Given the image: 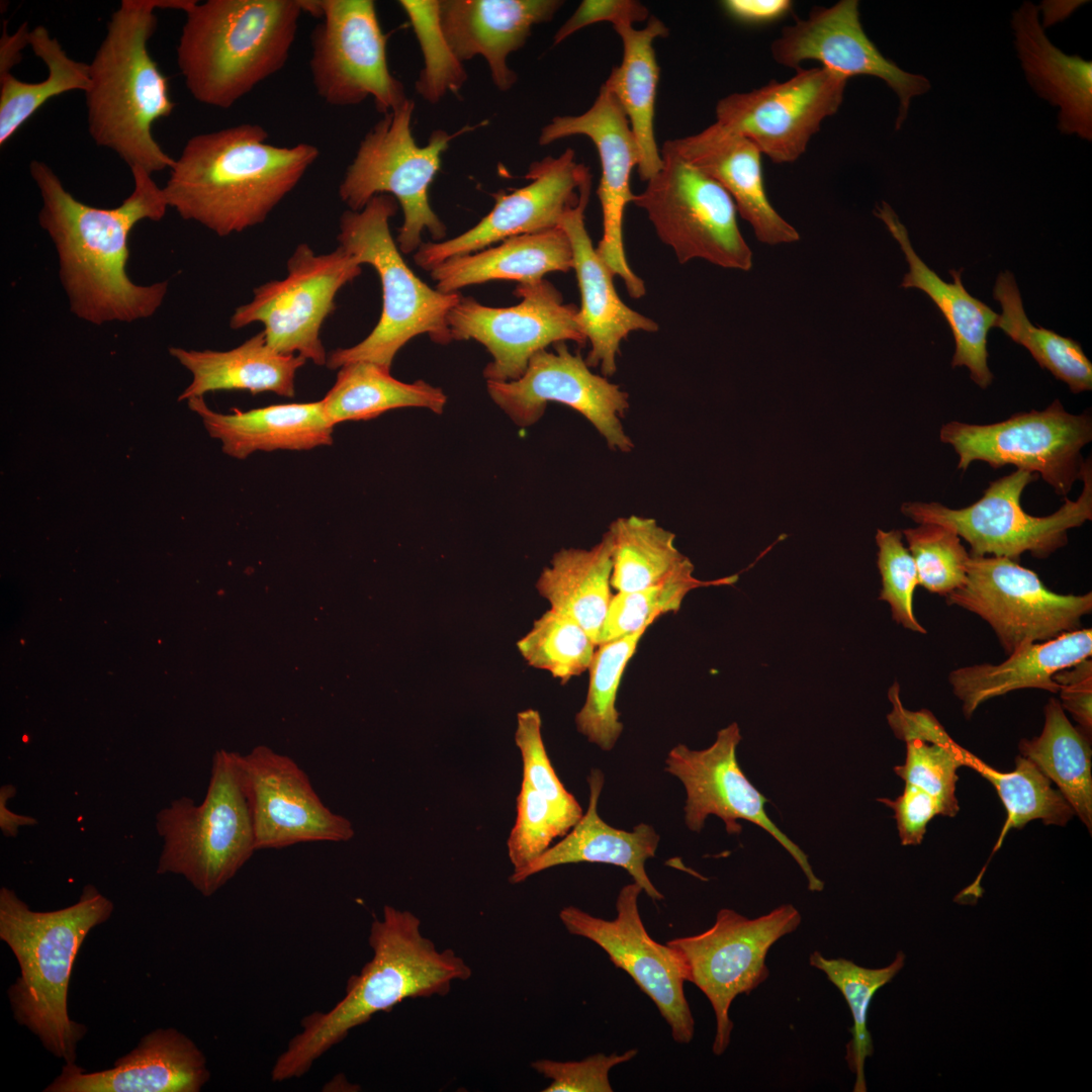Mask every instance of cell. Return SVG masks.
I'll return each instance as SVG.
<instances>
[{"label":"cell","mask_w":1092,"mask_h":1092,"mask_svg":"<svg viewBox=\"0 0 1092 1092\" xmlns=\"http://www.w3.org/2000/svg\"><path fill=\"white\" fill-rule=\"evenodd\" d=\"M738 575L715 580H701L692 574L671 578L648 588L617 593L613 596L602 627L599 645L636 633L653 624L660 616L679 611L686 596L693 589L710 585H728Z\"/></svg>","instance_id":"50"},{"label":"cell","mask_w":1092,"mask_h":1092,"mask_svg":"<svg viewBox=\"0 0 1092 1092\" xmlns=\"http://www.w3.org/2000/svg\"><path fill=\"white\" fill-rule=\"evenodd\" d=\"M29 46L48 68L40 82H24L11 73L0 75V146H4L47 101L73 90L89 87V64L69 57L49 30L30 29Z\"/></svg>","instance_id":"42"},{"label":"cell","mask_w":1092,"mask_h":1092,"mask_svg":"<svg viewBox=\"0 0 1092 1092\" xmlns=\"http://www.w3.org/2000/svg\"><path fill=\"white\" fill-rule=\"evenodd\" d=\"M156 830L157 874L182 876L204 897L232 880L257 850L238 753L216 751L203 801L174 800L157 813Z\"/></svg>","instance_id":"8"},{"label":"cell","mask_w":1092,"mask_h":1092,"mask_svg":"<svg viewBox=\"0 0 1092 1092\" xmlns=\"http://www.w3.org/2000/svg\"><path fill=\"white\" fill-rule=\"evenodd\" d=\"M207 1060L176 1028H157L111 1068L88 1072L65 1063L44 1092H199L209 1081Z\"/></svg>","instance_id":"26"},{"label":"cell","mask_w":1092,"mask_h":1092,"mask_svg":"<svg viewBox=\"0 0 1092 1092\" xmlns=\"http://www.w3.org/2000/svg\"><path fill=\"white\" fill-rule=\"evenodd\" d=\"M915 562L919 584L931 594L946 596L967 580L970 554L951 528L920 523L902 531Z\"/></svg>","instance_id":"51"},{"label":"cell","mask_w":1092,"mask_h":1092,"mask_svg":"<svg viewBox=\"0 0 1092 1092\" xmlns=\"http://www.w3.org/2000/svg\"><path fill=\"white\" fill-rule=\"evenodd\" d=\"M847 81L824 67H801L787 81L720 99L715 122L748 139L774 163H793L839 110Z\"/></svg>","instance_id":"18"},{"label":"cell","mask_w":1092,"mask_h":1092,"mask_svg":"<svg viewBox=\"0 0 1092 1092\" xmlns=\"http://www.w3.org/2000/svg\"><path fill=\"white\" fill-rule=\"evenodd\" d=\"M642 888L635 882L624 886L616 900L617 916L595 917L574 907H564L559 918L572 935L598 944L615 967L625 971L657 1007L670 1027L674 1041L689 1043L695 1020L684 992L689 973L680 953L653 940L638 907Z\"/></svg>","instance_id":"19"},{"label":"cell","mask_w":1092,"mask_h":1092,"mask_svg":"<svg viewBox=\"0 0 1092 1092\" xmlns=\"http://www.w3.org/2000/svg\"><path fill=\"white\" fill-rule=\"evenodd\" d=\"M875 215L887 226L899 244L909 270L901 287L916 288L925 292L947 322L954 338L956 350L951 367L966 366L971 379L981 388L993 381L988 366L987 336L995 328L996 313L986 303L971 295L963 285L961 270H949L953 282H945L931 270L915 252L906 226L894 209L885 201L877 205Z\"/></svg>","instance_id":"30"},{"label":"cell","mask_w":1092,"mask_h":1092,"mask_svg":"<svg viewBox=\"0 0 1092 1092\" xmlns=\"http://www.w3.org/2000/svg\"><path fill=\"white\" fill-rule=\"evenodd\" d=\"M521 301L509 307L486 306L461 296L447 316L452 341L473 339L492 357L485 366L486 381L519 379L530 359L549 345L572 341L584 346L586 338L578 324V308L565 304L559 290L542 279L518 284Z\"/></svg>","instance_id":"17"},{"label":"cell","mask_w":1092,"mask_h":1092,"mask_svg":"<svg viewBox=\"0 0 1092 1092\" xmlns=\"http://www.w3.org/2000/svg\"><path fill=\"white\" fill-rule=\"evenodd\" d=\"M1092 630L1081 628L1044 642L1021 646L998 663L962 666L948 673L953 695L967 719L984 702L1007 693L1037 689L1059 693L1054 674L1091 657Z\"/></svg>","instance_id":"34"},{"label":"cell","mask_w":1092,"mask_h":1092,"mask_svg":"<svg viewBox=\"0 0 1092 1092\" xmlns=\"http://www.w3.org/2000/svg\"><path fill=\"white\" fill-rule=\"evenodd\" d=\"M649 19L645 5L635 0H583L572 15L554 35L556 46L577 30L598 22L609 21L613 26L620 23L642 22Z\"/></svg>","instance_id":"57"},{"label":"cell","mask_w":1092,"mask_h":1092,"mask_svg":"<svg viewBox=\"0 0 1092 1092\" xmlns=\"http://www.w3.org/2000/svg\"><path fill=\"white\" fill-rule=\"evenodd\" d=\"M660 154L662 167L632 202L646 212L661 242L680 264L703 259L727 269L750 270L753 254L730 195L666 146Z\"/></svg>","instance_id":"11"},{"label":"cell","mask_w":1092,"mask_h":1092,"mask_svg":"<svg viewBox=\"0 0 1092 1092\" xmlns=\"http://www.w3.org/2000/svg\"><path fill=\"white\" fill-rule=\"evenodd\" d=\"M397 210L387 194L374 196L359 211L346 210L340 219L339 246L377 272L382 288V311L377 325L360 343L332 351L331 370L368 361L390 370L397 352L413 338L426 334L440 345L452 342L447 316L459 301L458 292L443 293L422 281L406 265L389 229Z\"/></svg>","instance_id":"7"},{"label":"cell","mask_w":1092,"mask_h":1092,"mask_svg":"<svg viewBox=\"0 0 1092 1092\" xmlns=\"http://www.w3.org/2000/svg\"><path fill=\"white\" fill-rule=\"evenodd\" d=\"M664 146L726 190L759 242L776 246L800 240L798 231L770 203L764 186L762 154L748 139L714 122L698 133L667 141Z\"/></svg>","instance_id":"28"},{"label":"cell","mask_w":1092,"mask_h":1092,"mask_svg":"<svg viewBox=\"0 0 1092 1092\" xmlns=\"http://www.w3.org/2000/svg\"><path fill=\"white\" fill-rule=\"evenodd\" d=\"M491 399L520 427H529L543 416L548 402L570 406L582 415L613 450L630 452L633 442L621 419L629 406L628 394L606 377L595 374L579 354L565 342L554 352H537L517 380L486 381Z\"/></svg>","instance_id":"21"},{"label":"cell","mask_w":1092,"mask_h":1092,"mask_svg":"<svg viewBox=\"0 0 1092 1092\" xmlns=\"http://www.w3.org/2000/svg\"><path fill=\"white\" fill-rule=\"evenodd\" d=\"M1091 738L1072 725L1060 701L1051 698L1044 706L1041 733L1018 744L1020 755L1031 760L1054 782L1074 814L1092 829Z\"/></svg>","instance_id":"40"},{"label":"cell","mask_w":1092,"mask_h":1092,"mask_svg":"<svg viewBox=\"0 0 1092 1092\" xmlns=\"http://www.w3.org/2000/svg\"><path fill=\"white\" fill-rule=\"evenodd\" d=\"M30 29L23 22L13 34L7 32L4 22L0 39V75L11 73V69L22 60V51L29 46Z\"/></svg>","instance_id":"60"},{"label":"cell","mask_w":1092,"mask_h":1092,"mask_svg":"<svg viewBox=\"0 0 1092 1092\" xmlns=\"http://www.w3.org/2000/svg\"><path fill=\"white\" fill-rule=\"evenodd\" d=\"M879 802L894 811L902 845L922 842L930 820L939 815L936 801L922 789L905 783L903 793L896 799L880 798Z\"/></svg>","instance_id":"56"},{"label":"cell","mask_w":1092,"mask_h":1092,"mask_svg":"<svg viewBox=\"0 0 1092 1092\" xmlns=\"http://www.w3.org/2000/svg\"><path fill=\"white\" fill-rule=\"evenodd\" d=\"M373 956L350 976L345 996L328 1012H313L300 1022L301 1030L278 1056L273 1082L305 1075L314 1062L349 1032L379 1012H388L405 999L447 995L454 982L466 981L472 971L453 949H439L422 932L421 920L407 910L385 905L368 935Z\"/></svg>","instance_id":"3"},{"label":"cell","mask_w":1092,"mask_h":1092,"mask_svg":"<svg viewBox=\"0 0 1092 1092\" xmlns=\"http://www.w3.org/2000/svg\"><path fill=\"white\" fill-rule=\"evenodd\" d=\"M1012 27L1029 84L1040 97L1060 107L1062 132L1091 141L1092 63L1056 48L1039 23L1037 7L1030 2L1013 13Z\"/></svg>","instance_id":"33"},{"label":"cell","mask_w":1092,"mask_h":1092,"mask_svg":"<svg viewBox=\"0 0 1092 1092\" xmlns=\"http://www.w3.org/2000/svg\"><path fill=\"white\" fill-rule=\"evenodd\" d=\"M993 298L1002 308L995 328L1028 350L1040 368L1048 369L1077 394L1092 389V363L1081 345L1056 332L1035 327L1027 317L1020 291L1010 271L997 276Z\"/></svg>","instance_id":"43"},{"label":"cell","mask_w":1092,"mask_h":1092,"mask_svg":"<svg viewBox=\"0 0 1092 1092\" xmlns=\"http://www.w3.org/2000/svg\"><path fill=\"white\" fill-rule=\"evenodd\" d=\"M589 174L568 148L558 157L532 163L525 178L530 182L510 193L495 195V204L473 228L441 242L423 243L414 255L426 271L447 259L472 254L511 237L558 228L563 215L579 199V188Z\"/></svg>","instance_id":"25"},{"label":"cell","mask_w":1092,"mask_h":1092,"mask_svg":"<svg viewBox=\"0 0 1092 1092\" xmlns=\"http://www.w3.org/2000/svg\"><path fill=\"white\" fill-rule=\"evenodd\" d=\"M15 794L16 788L12 785H4L0 788V829L6 837H15L20 827L37 824L35 818L16 814L7 808L8 799Z\"/></svg>","instance_id":"61"},{"label":"cell","mask_w":1092,"mask_h":1092,"mask_svg":"<svg viewBox=\"0 0 1092 1092\" xmlns=\"http://www.w3.org/2000/svg\"><path fill=\"white\" fill-rule=\"evenodd\" d=\"M515 742L523 763V781L556 809L571 829L583 815L574 796L559 780L547 754L539 712L527 709L517 715Z\"/></svg>","instance_id":"52"},{"label":"cell","mask_w":1092,"mask_h":1092,"mask_svg":"<svg viewBox=\"0 0 1092 1092\" xmlns=\"http://www.w3.org/2000/svg\"><path fill=\"white\" fill-rule=\"evenodd\" d=\"M360 273L358 259L341 246L316 254L300 244L287 261V275L255 288L253 299L236 308L230 327L261 323L268 345L277 352L326 365L322 326L335 309L338 291Z\"/></svg>","instance_id":"14"},{"label":"cell","mask_w":1092,"mask_h":1092,"mask_svg":"<svg viewBox=\"0 0 1092 1092\" xmlns=\"http://www.w3.org/2000/svg\"><path fill=\"white\" fill-rule=\"evenodd\" d=\"M517 647L529 665L566 684L588 669L598 645L575 621L550 609L534 621Z\"/></svg>","instance_id":"48"},{"label":"cell","mask_w":1092,"mask_h":1092,"mask_svg":"<svg viewBox=\"0 0 1092 1092\" xmlns=\"http://www.w3.org/2000/svg\"><path fill=\"white\" fill-rule=\"evenodd\" d=\"M238 760L257 850L354 837L352 823L323 803L307 775L290 757L259 746L238 754Z\"/></svg>","instance_id":"22"},{"label":"cell","mask_w":1092,"mask_h":1092,"mask_svg":"<svg viewBox=\"0 0 1092 1092\" xmlns=\"http://www.w3.org/2000/svg\"><path fill=\"white\" fill-rule=\"evenodd\" d=\"M569 830L550 802L522 782L517 797L516 821L507 841L513 873L525 869L542 855L555 838L564 836Z\"/></svg>","instance_id":"53"},{"label":"cell","mask_w":1092,"mask_h":1092,"mask_svg":"<svg viewBox=\"0 0 1092 1092\" xmlns=\"http://www.w3.org/2000/svg\"><path fill=\"white\" fill-rule=\"evenodd\" d=\"M1037 474L1016 469L990 482L983 496L961 509L931 502H906L901 512L916 524L947 526L966 540L970 555L1006 557L1018 561L1023 553L1048 558L1068 542V531L1092 520V466L1084 460L1083 489L1077 499L1066 497L1064 505L1044 517L1027 514L1021 507L1024 488Z\"/></svg>","instance_id":"10"},{"label":"cell","mask_w":1092,"mask_h":1092,"mask_svg":"<svg viewBox=\"0 0 1092 1092\" xmlns=\"http://www.w3.org/2000/svg\"><path fill=\"white\" fill-rule=\"evenodd\" d=\"M604 774L593 769L587 778L588 805L578 822L556 844L551 845L529 866L510 877L512 884L556 866L577 862L608 863L623 868L654 901L664 897L650 881L645 862L655 855L659 835L648 824L640 823L631 831L606 823L598 812L604 787Z\"/></svg>","instance_id":"31"},{"label":"cell","mask_w":1092,"mask_h":1092,"mask_svg":"<svg viewBox=\"0 0 1092 1092\" xmlns=\"http://www.w3.org/2000/svg\"><path fill=\"white\" fill-rule=\"evenodd\" d=\"M572 135L587 136L600 157L602 177L597 193L603 236L596 250L613 275L623 280L629 295L640 298L646 292L645 285L627 261L623 237L625 208L634 198L630 179L638 166L639 152L623 108L604 85L585 112L553 117L541 129L538 142L546 146Z\"/></svg>","instance_id":"24"},{"label":"cell","mask_w":1092,"mask_h":1092,"mask_svg":"<svg viewBox=\"0 0 1092 1092\" xmlns=\"http://www.w3.org/2000/svg\"><path fill=\"white\" fill-rule=\"evenodd\" d=\"M415 103L406 99L384 116L365 134L339 186L341 200L350 210L359 211L376 195L389 194L400 205L403 221L396 237L404 254L423 244L428 231L433 240L443 241L446 226L433 210L429 188L450 142L460 132L433 131L428 144L420 147L412 132Z\"/></svg>","instance_id":"9"},{"label":"cell","mask_w":1092,"mask_h":1092,"mask_svg":"<svg viewBox=\"0 0 1092 1092\" xmlns=\"http://www.w3.org/2000/svg\"><path fill=\"white\" fill-rule=\"evenodd\" d=\"M130 171V194L120 205L102 208L74 197L47 163L29 164L41 200L38 223L56 248L70 310L96 326L148 318L168 292V281L141 285L127 274L131 230L144 219L161 220L169 207L152 174L141 167Z\"/></svg>","instance_id":"1"},{"label":"cell","mask_w":1092,"mask_h":1092,"mask_svg":"<svg viewBox=\"0 0 1092 1092\" xmlns=\"http://www.w3.org/2000/svg\"><path fill=\"white\" fill-rule=\"evenodd\" d=\"M741 741L736 722L717 732L714 743L702 750L677 744L667 754L665 771L677 778L686 790L685 822L700 832L710 815L720 818L728 834H740L738 820L749 821L770 834L795 859L808 881V889L821 892L824 882L813 872L807 854L767 816L768 800L741 769L736 750Z\"/></svg>","instance_id":"20"},{"label":"cell","mask_w":1092,"mask_h":1092,"mask_svg":"<svg viewBox=\"0 0 1092 1092\" xmlns=\"http://www.w3.org/2000/svg\"><path fill=\"white\" fill-rule=\"evenodd\" d=\"M809 964L823 972L847 1002L853 1024L845 1059L849 1070L855 1074L853 1092H866L864 1064L874 1054L873 1039L868 1029L870 1004L875 993L903 969L905 954L900 950L889 966L870 969L843 958L828 959L815 950L809 957Z\"/></svg>","instance_id":"45"},{"label":"cell","mask_w":1092,"mask_h":1092,"mask_svg":"<svg viewBox=\"0 0 1092 1092\" xmlns=\"http://www.w3.org/2000/svg\"><path fill=\"white\" fill-rule=\"evenodd\" d=\"M156 9L157 0L121 1L89 64L84 92L93 142L113 151L129 168L150 174L171 169L175 162L152 131L175 107L168 80L148 50L158 24Z\"/></svg>","instance_id":"5"},{"label":"cell","mask_w":1092,"mask_h":1092,"mask_svg":"<svg viewBox=\"0 0 1092 1092\" xmlns=\"http://www.w3.org/2000/svg\"><path fill=\"white\" fill-rule=\"evenodd\" d=\"M570 269L571 246L565 232L558 226L511 237L496 247L452 257L430 273L437 282L436 289L454 293L468 285L494 280L533 283L548 273H565Z\"/></svg>","instance_id":"36"},{"label":"cell","mask_w":1092,"mask_h":1092,"mask_svg":"<svg viewBox=\"0 0 1092 1092\" xmlns=\"http://www.w3.org/2000/svg\"><path fill=\"white\" fill-rule=\"evenodd\" d=\"M559 0H441L440 21L453 53L463 63L476 56L487 62L494 86L508 91L517 74L509 56L525 46L536 24L550 21Z\"/></svg>","instance_id":"29"},{"label":"cell","mask_w":1092,"mask_h":1092,"mask_svg":"<svg viewBox=\"0 0 1092 1092\" xmlns=\"http://www.w3.org/2000/svg\"><path fill=\"white\" fill-rule=\"evenodd\" d=\"M612 547L607 531L590 549H561L536 583L551 610L575 621L597 645L613 598Z\"/></svg>","instance_id":"38"},{"label":"cell","mask_w":1092,"mask_h":1092,"mask_svg":"<svg viewBox=\"0 0 1092 1092\" xmlns=\"http://www.w3.org/2000/svg\"><path fill=\"white\" fill-rule=\"evenodd\" d=\"M801 921L800 912L792 904H783L756 918L723 908L709 929L666 942L682 957L689 982L711 1003L716 1018L712 1045L715 1056L723 1055L731 1041L732 1002L738 995L751 993L768 978L765 964L768 950L779 939L797 930Z\"/></svg>","instance_id":"13"},{"label":"cell","mask_w":1092,"mask_h":1092,"mask_svg":"<svg viewBox=\"0 0 1092 1092\" xmlns=\"http://www.w3.org/2000/svg\"><path fill=\"white\" fill-rule=\"evenodd\" d=\"M169 353L192 375L178 400L218 390H248L252 394L268 391L293 397L296 372L306 362L298 355L274 350L263 331L228 351L171 347Z\"/></svg>","instance_id":"35"},{"label":"cell","mask_w":1092,"mask_h":1092,"mask_svg":"<svg viewBox=\"0 0 1092 1092\" xmlns=\"http://www.w3.org/2000/svg\"><path fill=\"white\" fill-rule=\"evenodd\" d=\"M322 22L311 34L309 70L317 95L328 104L350 106L371 96L386 114L407 98L389 71L387 36L371 0H321Z\"/></svg>","instance_id":"16"},{"label":"cell","mask_w":1092,"mask_h":1092,"mask_svg":"<svg viewBox=\"0 0 1092 1092\" xmlns=\"http://www.w3.org/2000/svg\"><path fill=\"white\" fill-rule=\"evenodd\" d=\"M898 530H877V564L882 578L880 601L889 604L893 620L904 628L926 634L913 612V594L919 584L918 572Z\"/></svg>","instance_id":"54"},{"label":"cell","mask_w":1092,"mask_h":1092,"mask_svg":"<svg viewBox=\"0 0 1092 1092\" xmlns=\"http://www.w3.org/2000/svg\"><path fill=\"white\" fill-rule=\"evenodd\" d=\"M945 600L988 623L1006 655L1081 629L1092 612L1091 592L1057 594L1033 570L996 556L970 555L966 582Z\"/></svg>","instance_id":"15"},{"label":"cell","mask_w":1092,"mask_h":1092,"mask_svg":"<svg viewBox=\"0 0 1092 1092\" xmlns=\"http://www.w3.org/2000/svg\"><path fill=\"white\" fill-rule=\"evenodd\" d=\"M301 0H207L187 11L177 44L186 88L228 109L286 64Z\"/></svg>","instance_id":"6"},{"label":"cell","mask_w":1092,"mask_h":1092,"mask_svg":"<svg viewBox=\"0 0 1092 1092\" xmlns=\"http://www.w3.org/2000/svg\"><path fill=\"white\" fill-rule=\"evenodd\" d=\"M726 13L747 25H767L785 18L793 9L791 0H725Z\"/></svg>","instance_id":"59"},{"label":"cell","mask_w":1092,"mask_h":1092,"mask_svg":"<svg viewBox=\"0 0 1092 1092\" xmlns=\"http://www.w3.org/2000/svg\"><path fill=\"white\" fill-rule=\"evenodd\" d=\"M322 401L328 421L335 427L348 421H368L399 407H425L442 414L447 396L423 380L405 383L375 363L357 361L339 369L336 382Z\"/></svg>","instance_id":"39"},{"label":"cell","mask_w":1092,"mask_h":1092,"mask_svg":"<svg viewBox=\"0 0 1092 1092\" xmlns=\"http://www.w3.org/2000/svg\"><path fill=\"white\" fill-rule=\"evenodd\" d=\"M904 742L906 758L894 767L895 774L928 793L936 801L939 815L956 816L960 810L957 771L967 766L971 752L951 739L933 714L923 720L916 738Z\"/></svg>","instance_id":"47"},{"label":"cell","mask_w":1092,"mask_h":1092,"mask_svg":"<svg viewBox=\"0 0 1092 1092\" xmlns=\"http://www.w3.org/2000/svg\"><path fill=\"white\" fill-rule=\"evenodd\" d=\"M268 138L255 123L190 138L163 187L168 206L219 237L264 222L320 155L313 145L277 147Z\"/></svg>","instance_id":"2"},{"label":"cell","mask_w":1092,"mask_h":1092,"mask_svg":"<svg viewBox=\"0 0 1092 1092\" xmlns=\"http://www.w3.org/2000/svg\"><path fill=\"white\" fill-rule=\"evenodd\" d=\"M113 908L93 885H86L73 905L53 911H34L13 890L0 889V938L20 970L7 991L13 1017L65 1063H76L87 1033L69 1016L72 969L89 932L106 922Z\"/></svg>","instance_id":"4"},{"label":"cell","mask_w":1092,"mask_h":1092,"mask_svg":"<svg viewBox=\"0 0 1092 1092\" xmlns=\"http://www.w3.org/2000/svg\"><path fill=\"white\" fill-rule=\"evenodd\" d=\"M638 1054L636 1049L624 1054H597L577 1062L538 1060L532 1068L551 1080L543 1092H612L609 1080L611 1069L629 1062Z\"/></svg>","instance_id":"55"},{"label":"cell","mask_w":1092,"mask_h":1092,"mask_svg":"<svg viewBox=\"0 0 1092 1092\" xmlns=\"http://www.w3.org/2000/svg\"><path fill=\"white\" fill-rule=\"evenodd\" d=\"M188 406L201 418L209 436L220 441L222 452L240 460L256 451H302L333 443L334 427L322 400L220 414L197 396L188 399Z\"/></svg>","instance_id":"32"},{"label":"cell","mask_w":1092,"mask_h":1092,"mask_svg":"<svg viewBox=\"0 0 1092 1092\" xmlns=\"http://www.w3.org/2000/svg\"><path fill=\"white\" fill-rule=\"evenodd\" d=\"M967 766L975 769L996 790L1006 810V820L994 851L1012 828L1041 820L1045 825L1065 826L1075 815L1072 807L1052 782L1028 758L1017 755L1015 767L999 771L970 753Z\"/></svg>","instance_id":"44"},{"label":"cell","mask_w":1092,"mask_h":1092,"mask_svg":"<svg viewBox=\"0 0 1092 1092\" xmlns=\"http://www.w3.org/2000/svg\"><path fill=\"white\" fill-rule=\"evenodd\" d=\"M770 54L779 65L795 70L811 60L846 79L860 75L880 78L899 100L896 129L907 118L911 100L930 89L926 77L904 71L878 50L864 32L857 0L813 7L807 18H797L782 29L770 44Z\"/></svg>","instance_id":"23"},{"label":"cell","mask_w":1092,"mask_h":1092,"mask_svg":"<svg viewBox=\"0 0 1092 1092\" xmlns=\"http://www.w3.org/2000/svg\"><path fill=\"white\" fill-rule=\"evenodd\" d=\"M613 27L622 40L623 57L603 85L615 96L628 118L639 152L638 174L647 182L662 167L654 132L659 66L653 41L667 36L668 28L655 16L649 17L646 26L640 29L632 23Z\"/></svg>","instance_id":"37"},{"label":"cell","mask_w":1092,"mask_h":1092,"mask_svg":"<svg viewBox=\"0 0 1092 1092\" xmlns=\"http://www.w3.org/2000/svg\"><path fill=\"white\" fill-rule=\"evenodd\" d=\"M647 628L598 645L588 666L586 699L575 715L576 729L605 751L614 748L623 732L616 701L624 670Z\"/></svg>","instance_id":"46"},{"label":"cell","mask_w":1092,"mask_h":1092,"mask_svg":"<svg viewBox=\"0 0 1092 1092\" xmlns=\"http://www.w3.org/2000/svg\"><path fill=\"white\" fill-rule=\"evenodd\" d=\"M942 443L959 457L958 468L975 461L997 469L1014 465L1039 474L1058 495L1067 497L1081 478V451L1092 440L1090 413H1068L1059 399L1042 411L1031 410L989 425L950 421L939 431Z\"/></svg>","instance_id":"12"},{"label":"cell","mask_w":1092,"mask_h":1092,"mask_svg":"<svg viewBox=\"0 0 1092 1092\" xmlns=\"http://www.w3.org/2000/svg\"><path fill=\"white\" fill-rule=\"evenodd\" d=\"M612 538L611 586L629 593L694 573L689 557L674 545L675 535L650 518H618L609 527Z\"/></svg>","instance_id":"41"},{"label":"cell","mask_w":1092,"mask_h":1092,"mask_svg":"<svg viewBox=\"0 0 1092 1092\" xmlns=\"http://www.w3.org/2000/svg\"><path fill=\"white\" fill-rule=\"evenodd\" d=\"M1053 679L1059 686L1061 706L1078 723L1089 738L1092 732V660L1083 659L1057 671Z\"/></svg>","instance_id":"58"},{"label":"cell","mask_w":1092,"mask_h":1092,"mask_svg":"<svg viewBox=\"0 0 1092 1092\" xmlns=\"http://www.w3.org/2000/svg\"><path fill=\"white\" fill-rule=\"evenodd\" d=\"M590 188L589 173L580 185L578 202L563 215L558 226L571 246L572 269L580 293L577 321L590 343L585 362L589 367L600 366L605 376H612L617 371L621 342L631 332H656L658 325L622 301L613 273L593 246L584 222Z\"/></svg>","instance_id":"27"},{"label":"cell","mask_w":1092,"mask_h":1092,"mask_svg":"<svg viewBox=\"0 0 1092 1092\" xmlns=\"http://www.w3.org/2000/svg\"><path fill=\"white\" fill-rule=\"evenodd\" d=\"M424 56L416 90L427 102L437 103L448 92L457 93L467 80L462 62L453 53L440 21L439 0H400Z\"/></svg>","instance_id":"49"}]
</instances>
